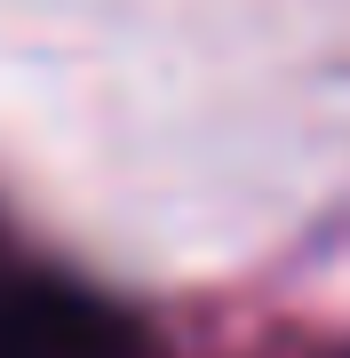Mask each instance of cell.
Listing matches in <instances>:
<instances>
[{
  "label": "cell",
  "mask_w": 350,
  "mask_h": 358,
  "mask_svg": "<svg viewBox=\"0 0 350 358\" xmlns=\"http://www.w3.org/2000/svg\"><path fill=\"white\" fill-rule=\"evenodd\" d=\"M0 358H143V334L64 279L0 271Z\"/></svg>",
  "instance_id": "1"
}]
</instances>
